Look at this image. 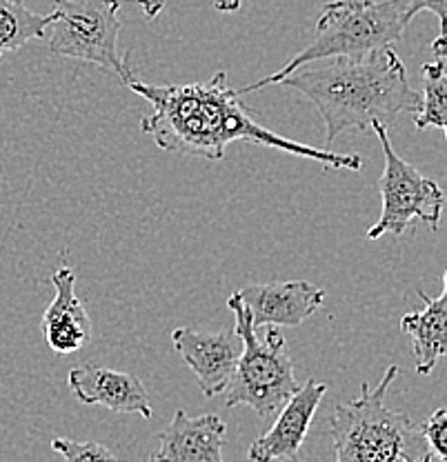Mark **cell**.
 <instances>
[{"label":"cell","mask_w":447,"mask_h":462,"mask_svg":"<svg viewBox=\"0 0 447 462\" xmlns=\"http://www.w3.org/2000/svg\"><path fill=\"white\" fill-rule=\"evenodd\" d=\"M410 23L403 18L394 0H331L321 9L314 38L303 51L287 60L267 79L237 89L238 96L263 87L278 85V80L310 62L328 58H365L372 51L394 47L403 38Z\"/></svg>","instance_id":"277c9868"},{"label":"cell","mask_w":447,"mask_h":462,"mask_svg":"<svg viewBox=\"0 0 447 462\" xmlns=\"http://www.w3.org/2000/svg\"><path fill=\"white\" fill-rule=\"evenodd\" d=\"M228 307L237 318L243 351L238 356L232 380L225 387V407L247 404L261 418L276 416L301 384L296 383L294 365L287 356L285 338L278 327H263L265 334L258 338L252 327L247 307L237 291L228 298Z\"/></svg>","instance_id":"5b68a950"},{"label":"cell","mask_w":447,"mask_h":462,"mask_svg":"<svg viewBox=\"0 0 447 462\" xmlns=\"http://www.w3.org/2000/svg\"><path fill=\"white\" fill-rule=\"evenodd\" d=\"M67 383L83 404H103L116 413H138L145 420L152 418L145 387L134 374L88 363L71 369Z\"/></svg>","instance_id":"8fae6325"},{"label":"cell","mask_w":447,"mask_h":462,"mask_svg":"<svg viewBox=\"0 0 447 462\" xmlns=\"http://www.w3.org/2000/svg\"><path fill=\"white\" fill-rule=\"evenodd\" d=\"M51 449L59 451L65 462H118L116 456L100 442H79L70 438H54Z\"/></svg>","instance_id":"e0dca14e"},{"label":"cell","mask_w":447,"mask_h":462,"mask_svg":"<svg viewBox=\"0 0 447 462\" xmlns=\"http://www.w3.org/2000/svg\"><path fill=\"white\" fill-rule=\"evenodd\" d=\"M421 433L432 456H436L441 462H447V409H436L421 425Z\"/></svg>","instance_id":"ac0fdd59"},{"label":"cell","mask_w":447,"mask_h":462,"mask_svg":"<svg viewBox=\"0 0 447 462\" xmlns=\"http://www.w3.org/2000/svg\"><path fill=\"white\" fill-rule=\"evenodd\" d=\"M172 343L176 354L194 372L205 396L214 398L225 392L243 351V340L237 329L205 334L190 327H179L172 331Z\"/></svg>","instance_id":"ba28073f"},{"label":"cell","mask_w":447,"mask_h":462,"mask_svg":"<svg viewBox=\"0 0 447 462\" xmlns=\"http://www.w3.org/2000/svg\"><path fill=\"white\" fill-rule=\"evenodd\" d=\"M396 3V7L401 9L403 18H405L407 23L412 21V18H416V14L421 12H432L436 16V21H439V36L441 41H445V18H447V0H394Z\"/></svg>","instance_id":"d6986e66"},{"label":"cell","mask_w":447,"mask_h":462,"mask_svg":"<svg viewBox=\"0 0 447 462\" xmlns=\"http://www.w3.org/2000/svg\"><path fill=\"white\" fill-rule=\"evenodd\" d=\"M54 300L42 314V334L54 354L71 356L83 349L89 340V316L76 296V273L61 264L51 273Z\"/></svg>","instance_id":"4fadbf2b"},{"label":"cell","mask_w":447,"mask_h":462,"mask_svg":"<svg viewBox=\"0 0 447 462\" xmlns=\"http://www.w3.org/2000/svg\"><path fill=\"white\" fill-rule=\"evenodd\" d=\"M51 14H33L18 0H0V58L47 36Z\"/></svg>","instance_id":"9a60e30c"},{"label":"cell","mask_w":447,"mask_h":462,"mask_svg":"<svg viewBox=\"0 0 447 462\" xmlns=\"http://www.w3.org/2000/svg\"><path fill=\"white\" fill-rule=\"evenodd\" d=\"M127 87L152 105V114L141 118V132L165 152L223 161L229 143L247 141L316 161L330 170H363V158L357 153L310 147L258 125L240 103L237 89L228 87L225 71H216L205 83L149 85L132 79Z\"/></svg>","instance_id":"6da1fadb"},{"label":"cell","mask_w":447,"mask_h":462,"mask_svg":"<svg viewBox=\"0 0 447 462\" xmlns=\"http://www.w3.org/2000/svg\"><path fill=\"white\" fill-rule=\"evenodd\" d=\"M225 422L216 413L190 418L182 409L161 433L152 462H225Z\"/></svg>","instance_id":"7c38bea8"},{"label":"cell","mask_w":447,"mask_h":462,"mask_svg":"<svg viewBox=\"0 0 447 462\" xmlns=\"http://www.w3.org/2000/svg\"><path fill=\"white\" fill-rule=\"evenodd\" d=\"M138 5H141L143 14H145V18H156L158 14L163 12V7H165V0H136Z\"/></svg>","instance_id":"ffe728a7"},{"label":"cell","mask_w":447,"mask_h":462,"mask_svg":"<svg viewBox=\"0 0 447 462\" xmlns=\"http://www.w3.org/2000/svg\"><path fill=\"white\" fill-rule=\"evenodd\" d=\"M418 296L425 302L423 311H412L401 318V329L412 338V351L416 360V374L430 375L436 363L445 356L447 343V287L441 296L430 298L418 289Z\"/></svg>","instance_id":"5bb4252c"},{"label":"cell","mask_w":447,"mask_h":462,"mask_svg":"<svg viewBox=\"0 0 447 462\" xmlns=\"http://www.w3.org/2000/svg\"><path fill=\"white\" fill-rule=\"evenodd\" d=\"M423 91L414 125L416 129H447V67L445 56H436L434 62L423 65Z\"/></svg>","instance_id":"2e32d148"},{"label":"cell","mask_w":447,"mask_h":462,"mask_svg":"<svg viewBox=\"0 0 447 462\" xmlns=\"http://www.w3.org/2000/svg\"><path fill=\"white\" fill-rule=\"evenodd\" d=\"M243 0H214V7L223 14H234L238 12Z\"/></svg>","instance_id":"44dd1931"},{"label":"cell","mask_w":447,"mask_h":462,"mask_svg":"<svg viewBox=\"0 0 447 462\" xmlns=\"http://www.w3.org/2000/svg\"><path fill=\"white\" fill-rule=\"evenodd\" d=\"M321 65H303L278 80L301 91L323 118L328 143L345 129L369 132L389 127L405 112H418L421 94L412 89L407 69L394 47L365 58H328Z\"/></svg>","instance_id":"7a4b0ae2"},{"label":"cell","mask_w":447,"mask_h":462,"mask_svg":"<svg viewBox=\"0 0 447 462\" xmlns=\"http://www.w3.org/2000/svg\"><path fill=\"white\" fill-rule=\"evenodd\" d=\"M237 293L247 307L254 329L303 325L325 300V289L307 281L247 285Z\"/></svg>","instance_id":"30bf717a"},{"label":"cell","mask_w":447,"mask_h":462,"mask_svg":"<svg viewBox=\"0 0 447 462\" xmlns=\"http://www.w3.org/2000/svg\"><path fill=\"white\" fill-rule=\"evenodd\" d=\"M120 5V0H54L45 36L50 54L91 62L127 85L132 74L118 51Z\"/></svg>","instance_id":"8992f818"},{"label":"cell","mask_w":447,"mask_h":462,"mask_svg":"<svg viewBox=\"0 0 447 462\" xmlns=\"http://www.w3.org/2000/svg\"><path fill=\"white\" fill-rule=\"evenodd\" d=\"M392 365L377 387L360 384L354 401L336 404L330 418L336 462H432V451L407 413L387 409L386 393L396 380Z\"/></svg>","instance_id":"3957f363"},{"label":"cell","mask_w":447,"mask_h":462,"mask_svg":"<svg viewBox=\"0 0 447 462\" xmlns=\"http://www.w3.org/2000/svg\"><path fill=\"white\" fill-rule=\"evenodd\" d=\"M325 392H328V384L321 383V380L312 378L305 384H301L294 396L278 409V418L269 427V431L249 445V462H296L298 451L305 442L316 409L325 398Z\"/></svg>","instance_id":"9c48e42d"},{"label":"cell","mask_w":447,"mask_h":462,"mask_svg":"<svg viewBox=\"0 0 447 462\" xmlns=\"http://www.w3.org/2000/svg\"><path fill=\"white\" fill-rule=\"evenodd\" d=\"M372 132L377 134L386 153V170L378 180L383 199L381 218L368 229V238L378 240L386 234L403 236L414 220H421L425 227L436 231L445 207L443 189L394 152L387 127L374 125Z\"/></svg>","instance_id":"52a82bcc"}]
</instances>
